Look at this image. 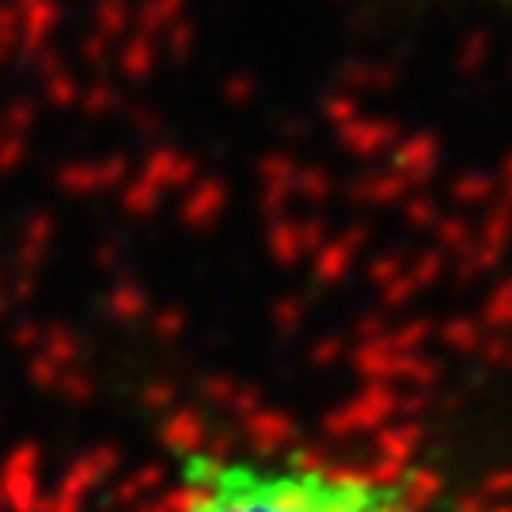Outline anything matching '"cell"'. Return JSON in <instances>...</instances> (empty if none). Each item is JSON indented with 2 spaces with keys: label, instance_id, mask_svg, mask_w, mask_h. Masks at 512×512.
Wrapping results in <instances>:
<instances>
[{
  "label": "cell",
  "instance_id": "6da1fadb",
  "mask_svg": "<svg viewBox=\"0 0 512 512\" xmlns=\"http://www.w3.org/2000/svg\"><path fill=\"white\" fill-rule=\"evenodd\" d=\"M175 512H418L406 486L319 459L186 452Z\"/></svg>",
  "mask_w": 512,
  "mask_h": 512
}]
</instances>
